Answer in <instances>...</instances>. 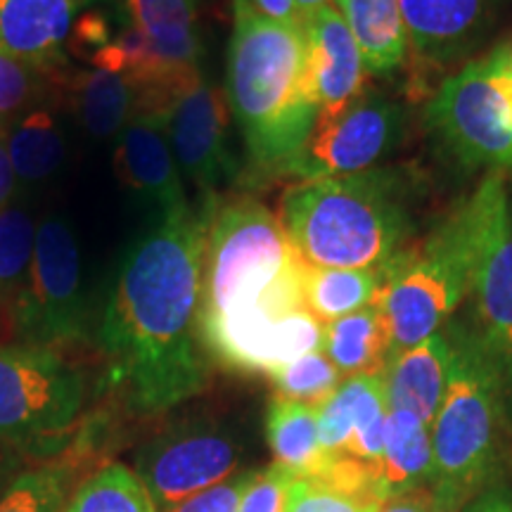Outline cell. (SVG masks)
I'll return each instance as SVG.
<instances>
[{
	"mask_svg": "<svg viewBox=\"0 0 512 512\" xmlns=\"http://www.w3.org/2000/svg\"><path fill=\"white\" fill-rule=\"evenodd\" d=\"M214 204L162 214L119 264L98 339L112 387L133 413H164L207 384L197 309Z\"/></svg>",
	"mask_w": 512,
	"mask_h": 512,
	"instance_id": "obj_1",
	"label": "cell"
},
{
	"mask_svg": "<svg viewBox=\"0 0 512 512\" xmlns=\"http://www.w3.org/2000/svg\"><path fill=\"white\" fill-rule=\"evenodd\" d=\"M304 259L278 214L252 197L216 204L202 261L197 335L226 368L264 373L320 347V325L306 311Z\"/></svg>",
	"mask_w": 512,
	"mask_h": 512,
	"instance_id": "obj_2",
	"label": "cell"
},
{
	"mask_svg": "<svg viewBox=\"0 0 512 512\" xmlns=\"http://www.w3.org/2000/svg\"><path fill=\"white\" fill-rule=\"evenodd\" d=\"M418 178L399 166L299 181L278 207L292 247L320 268H382L411 242Z\"/></svg>",
	"mask_w": 512,
	"mask_h": 512,
	"instance_id": "obj_3",
	"label": "cell"
},
{
	"mask_svg": "<svg viewBox=\"0 0 512 512\" xmlns=\"http://www.w3.org/2000/svg\"><path fill=\"white\" fill-rule=\"evenodd\" d=\"M228 107L259 174H287L318 117L299 22L235 12L226 69Z\"/></svg>",
	"mask_w": 512,
	"mask_h": 512,
	"instance_id": "obj_4",
	"label": "cell"
},
{
	"mask_svg": "<svg viewBox=\"0 0 512 512\" xmlns=\"http://www.w3.org/2000/svg\"><path fill=\"white\" fill-rule=\"evenodd\" d=\"M505 188L501 171L486 174L425 238L408 242L380 268L373 304L387 320L392 354L432 337L465 302Z\"/></svg>",
	"mask_w": 512,
	"mask_h": 512,
	"instance_id": "obj_5",
	"label": "cell"
},
{
	"mask_svg": "<svg viewBox=\"0 0 512 512\" xmlns=\"http://www.w3.org/2000/svg\"><path fill=\"white\" fill-rule=\"evenodd\" d=\"M451 344L446 394L432 422V491L437 508L463 512L494 484L512 437L501 380L470 318L444 325Z\"/></svg>",
	"mask_w": 512,
	"mask_h": 512,
	"instance_id": "obj_6",
	"label": "cell"
},
{
	"mask_svg": "<svg viewBox=\"0 0 512 512\" xmlns=\"http://www.w3.org/2000/svg\"><path fill=\"white\" fill-rule=\"evenodd\" d=\"M425 124L467 171L512 169V46H498L448 74L425 107Z\"/></svg>",
	"mask_w": 512,
	"mask_h": 512,
	"instance_id": "obj_7",
	"label": "cell"
},
{
	"mask_svg": "<svg viewBox=\"0 0 512 512\" xmlns=\"http://www.w3.org/2000/svg\"><path fill=\"white\" fill-rule=\"evenodd\" d=\"M88 323L79 240L62 216H48L36 228L34 254L12 309L10 330L19 344L57 349L86 339Z\"/></svg>",
	"mask_w": 512,
	"mask_h": 512,
	"instance_id": "obj_8",
	"label": "cell"
},
{
	"mask_svg": "<svg viewBox=\"0 0 512 512\" xmlns=\"http://www.w3.org/2000/svg\"><path fill=\"white\" fill-rule=\"evenodd\" d=\"M86 382L55 349L0 344V441L60 437L79 420Z\"/></svg>",
	"mask_w": 512,
	"mask_h": 512,
	"instance_id": "obj_9",
	"label": "cell"
},
{
	"mask_svg": "<svg viewBox=\"0 0 512 512\" xmlns=\"http://www.w3.org/2000/svg\"><path fill=\"white\" fill-rule=\"evenodd\" d=\"M406 110L384 95L363 91L337 112H320L287 174L299 181L339 178L375 169L399 150Z\"/></svg>",
	"mask_w": 512,
	"mask_h": 512,
	"instance_id": "obj_10",
	"label": "cell"
},
{
	"mask_svg": "<svg viewBox=\"0 0 512 512\" xmlns=\"http://www.w3.org/2000/svg\"><path fill=\"white\" fill-rule=\"evenodd\" d=\"M238 441L211 422L192 420L169 427L140 448L136 470L162 512L185 498L226 482L240 467Z\"/></svg>",
	"mask_w": 512,
	"mask_h": 512,
	"instance_id": "obj_11",
	"label": "cell"
},
{
	"mask_svg": "<svg viewBox=\"0 0 512 512\" xmlns=\"http://www.w3.org/2000/svg\"><path fill=\"white\" fill-rule=\"evenodd\" d=\"M128 27L140 36L145 74L136 112H169L171 102L202 76V41L192 0H126Z\"/></svg>",
	"mask_w": 512,
	"mask_h": 512,
	"instance_id": "obj_12",
	"label": "cell"
},
{
	"mask_svg": "<svg viewBox=\"0 0 512 512\" xmlns=\"http://www.w3.org/2000/svg\"><path fill=\"white\" fill-rule=\"evenodd\" d=\"M228 98L200 76L166 112V133L183 176L200 190L204 204L219 200V190L238 176V162L228 147Z\"/></svg>",
	"mask_w": 512,
	"mask_h": 512,
	"instance_id": "obj_13",
	"label": "cell"
},
{
	"mask_svg": "<svg viewBox=\"0 0 512 512\" xmlns=\"http://www.w3.org/2000/svg\"><path fill=\"white\" fill-rule=\"evenodd\" d=\"M470 323L501 380L512 430V188L508 185L491 221L486 245L472 278Z\"/></svg>",
	"mask_w": 512,
	"mask_h": 512,
	"instance_id": "obj_14",
	"label": "cell"
},
{
	"mask_svg": "<svg viewBox=\"0 0 512 512\" xmlns=\"http://www.w3.org/2000/svg\"><path fill=\"white\" fill-rule=\"evenodd\" d=\"M316 413L320 446L328 456L380 463L389 413L382 375L347 377Z\"/></svg>",
	"mask_w": 512,
	"mask_h": 512,
	"instance_id": "obj_15",
	"label": "cell"
},
{
	"mask_svg": "<svg viewBox=\"0 0 512 512\" xmlns=\"http://www.w3.org/2000/svg\"><path fill=\"white\" fill-rule=\"evenodd\" d=\"M114 169L121 183L143 195L145 200L155 202L159 214L188 207L183 174L171 150L164 114H133L119 133Z\"/></svg>",
	"mask_w": 512,
	"mask_h": 512,
	"instance_id": "obj_16",
	"label": "cell"
},
{
	"mask_svg": "<svg viewBox=\"0 0 512 512\" xmlns=\"http://www.w3.org/2000/svg\"><path fill=\"white\" fill-rule=\"evenodd\" d=\"M309 91L320 112H337L366 91V64L335 5L302 22Z\"/></svg>",
	"mask_w": 512,
	"mask_h": 512,
	"instance_id": "obj_17",
	"label": "cell"
},
{
	"mask_svg": "<svg viewBox=\"0 0 512 512\" xmlns=\"http://www.w3.org/2000/svg\"><path fill=\"white\" fill-rule=\"evenodd\" d=\"M415 74L456 62L475 43L484 0H399Z\"/></svg>",
	"mask_w": 512,
	"mask_h": 512,
	"instance_id": "obj_18",
	"label": "cell"
},
{
	"mask_svg": "<svg viewBox=\"0 0 512 512\" xmlns=\"http://www.w3.org/2000/svg\"><path fill=\"white\" fill-rule=\"evenodd\" d=\"M81 0H0V50L48 72L64 57Z\"/></svg>",
	"mask_w": 512,
	"mask_h": 512,
	"instance_id": "obj_19",
	"label": "cell"
},
{
	"mask_svg": "<svg viewBox=\"0 0 512 512\" xmlns=\"http://www.w3.org/2000/svg\"><path fill=\"white\" fill-rule=\"evenodd\" d=\"M451 344L444 328L413 347L394 351L384 368L389 411H408L432 427L446 394Z\"/></svg>",
	"mask_w": 512,
	"mask_h": 512,
	"instance_id": "obj_20",
	"label": "cell"
},
{
	"mask_svg": "<svg viewBox=\"0 0 512 512\" xmlns=\"http://www.w3.org/2000/svg\"><path fill=\"white\" fill-rule=\"evenodd\" d=\"M370 76H392L408 60L399 0H335Z\"/></svg>",
	"mask_w": 512,
	"mask_h": 512,
	"instance_id": "obj_21",
	"label": "cell"
},
{
	"mask_svg": "<svg viewBox=\"0 0 512 512\" xmlns=\"http://www.w3.org/2000/svg\"><path fill=\"white\" fill-rule=\"evenodd\" d=\"M266 439L275 463L294 479H318L330 465L318 437V413L309 403L275 394L266 413Z\"/></svg>",
	"mask_w": 512,
	"mask_h": 512,
	"instance_id": "obj_22",
	"label": "cell"
},
{
	"mask_svg": "<svg viewBox=\"0 0 512 512\" xmlns=\"http://www.w3.org/2000/svg\"><path fill=\"white\" fill-rule=\"evenodd\" d=\"M323 351L342 377L384 375L392 356L387 320L375 304L323 325Z\"/></svg>",
	"mask_w": 512,
	"mask_h": 512,
	"instance_id": "obj_23",
	"label": "cell"
},
{
	"mask_svg": "<svg viewBox=\"0 0 512 512\" xmlns=\"http://www.w3.org/2000/svg\"><path fill=\"white\" fill-rule=\"evenodd\" d=\"M74 110L95 138H112L124 131L138 110V86L112 69H86L69 83Z\"/></svg>",
	"mask_w": 512,
	"mask_h": 512,
	"instance_id": "obj_24",
	"label": "cell"
},
{
	"mask_svg": "<svg viewBox=\"0 0 512 512\" xmlns=\"http://www.w3.org/2000/svg\"><path fill=\"white\" fill-rule=\"evenodd\" d=\"M380 467L389 498L420 486H432L434 456L430 427L408 411H389Z\"/></svg>",
	"mask_w": 512,
	"mask_h": 512,
	"instance_id": "obj_25",
	"label": "cell"
},
{
	"mask_svg": "<svg viewBox=\"0 0 512 512\" xmlns=\"http://www.w3.org/2000/svg\"><path fill=\"white\" fill-rule=\"evenodd\" d=\"M380 268H320L304 261V306L323 325L373 304L380 290Z\"/></svg>",
	"mask_w": 512,
	"mask_h": 512,
	"instance_id": "obj_26",
	"label": "cell"
},
{
	"mask_svg": "<svg viewBox=\"0 0 512 512\" xmlns=\"http://www.w3.org/2000/svg\"><path fill=\"white\" fill-rule=\"evenodd\" d=\"M8 152L17 181L41 183L64 162V138L55 114L31 110L8 133Z\"/></svg>",
	"mask_w": 512,
	"mask_h": 512,
	"instance_id": "obj_27",
	"label": "cell"
},
{
	"mask_svg": "<svg viewBox=\"0 0 512 512\" xmlns=\"http://www.w3.org/2000/svg\"><path fill=\"white\" fill-rule=\"evenodd\" d=\"M64 512H157V505L136 472L110 463L76 489Z\"/></svg>",
	"mask_w": 512,
	"mask_h": 512,
	"instance_id": "obj_28",
	"label": "cell"
},
{
	"mask_svg": "<svg viewBox=\"0 0 512 512\" xmlns=\"http://www.w3.org/2000/svg\"><path fill=\"white\" fill-rule=\"evenodd\" d=\"M36 226L22 207L0 209V318H12V309L27 278L34 254Z\"/></svg>",
	"mask_w": 512,
	"mask_h": 512,
	"instance_id": "obj_29",
	"label": "cell"
},
{
	"mask_svg": "<svg viewBox=\"0 0 512 512\" xmlns=\"http://www.w3.org/2000/svg\"><path fill=\"white\" fill-rule=\"evenodd\" d=\"M268 377H271L275 389H278V396H285V399L299 403H309L313 408L328 401L339 384H342L339 382L342 375L332 366L325 351H311V354L273 370Z\"/></svg>",
	"mask_w": 512,
	"mask_h": 512,
	"instance_id": "obj_30",
	"label": "cell"
},
{
	"mask_svg": "<svg viewBox=\"0 0 512 512\" xmlns=\"http://www.w3.org/2000/svg\"><path fill=\"white\" fill-rule=\"evenodd\" d=\"M69 472L60 465L36 467L12 479L0 496V512H60L67 501Z\"/></svg>",
	"mask_w": 512,
	"mask_h": 512,
	"instance_id": "obj_31",
	"label": "cell"
},
{
	"mask_svg": "<svg viewBox=\"0 0 512 512\" xmlns=\"http://www.w3.org/2000/svg\"><path fill=\"white\" fill-rule=\"evenodd\" d=\"M382 505L351 496L318 479H292L285 512H380Z\"/></svg>",
	"mask_w": 512,
	"mask_h": 512,
	"instance_id": "obj_32",
	"label": "cell"
},
{
	"mask_svg": "<svg viewBox=\"0 0 512 512\" xmlns=\"http://www.w3.org/2000/svg\"><path fill=\"white\" fill-rule=\"evenodd\" d=\"M41 69L0 50V117L24 110L41 93Z\"/></svg>",
	"mask_w": 512,
	"mask_h": 512,
	"instance_id": "obj_33",
	"label": "cell"
},
{
	"mask_svg": "<svg viewBox=\"0 0 512 512\" xmlns=\"http://www.w3.org/2000/svg\"><path fill=\"white\" fill-rule=\"evenodd\" d=\"M292 475L278 463L256 472L252 484L242 496L238 512H285L287 491H290Z\"/></svg>",
	"mask_w": 512,
	"mask_h": 512,
	"instance_id": "obj_34",
	"label": "cell"
},
{
	"mask_svg": "<svg viewBox=\"0 0 512 512\" xmlns=\"http://www.w3.org/2000/svg\"><path fill=\"white\" fill-rule=\"evenodd\" d=\"M256 472H238V475L228 477L226 482L211 486L207 491L185 498V501L171 505L162 512H238L242 496H245L247 486L252 484Z\"/></svg>",
	"mask_w": 512,
	"mask_h": 512,
	"instance_id": "obj_35",
	"label": "cell"
},
{
	"mask_svg": "<svg viewBox=\"0 0 512 512\" xmlns=\"http://www.w3.org/2000/svg\"><path fill=\"white\" fill-rule=\"evenodd\" d=\"M434 510V491L432 486H420V489L406 491L389 498L380 512H432Z\"/></svg>",
	"mask_w": 512,
	"mask_h": 512,
	"instance_id": "obj_36",
	"label": "cell"
},
{
	"mask_svg": "<svg viewBox=\"0 0 512 512\" xmlns=\"http://www.w3.org/2000/svg\"><path fill=\"white\" fill-rule=\"evenodd\" d=\"M470 512H512V486L494 482L472 501Z\"/></svg>",
	"mask_w": 512,
	"mask_h": 512,
	"instance_id": "obj_37",
	"label": "cell"
},
{
	"mask_svg": "<svg viewBox=\"0 0 512 512\" xmlns=\"http://www.w3.org/2000/svg\"><path fill=\"white\" fill-rule=\"evenodd\" d=\"M15 183H17V176L10 162L8 133L0 131V209L8 207V200L12 197V190H15Z\"/></svg>",
	"mask_w": 512,
	"mask_h": 512,
	"instance_id": "obj_38",
	"label": "cell"
},
{
	"mask_svg": "<svg viewBox=\"0 0 512 512\" xmlns=\"http://www.w3.org/2000/svg\"><path fill=\"white\" fill-rule=\"evenodd\" d=\"M249 3H252L254 12H259L261 17L273 19V22H299L294 0H249Z\"/></svg>",
	"mask_w": 512,
	"mask_h": 512,
	"instance_id": "obj_39",
	"label": "cell"
},
{
	"mask_svg": "<svg viewBox=\"0 0 512 512\" xmlns=\"http://www.w3.org/2000/svg\"><path fill=\"white\" fill-rule=\"evenodd\" d=\"M328 5H335V0H294L299 22H304L306 17H311L313 12H318L320 8H328Z\"/></svg>",
	"mask_w": 512,
	"mask_h": 512,
	"instance_id": "obj_40",
	"label": "cell"
},
{
	"mask_svg": "<svg viewBox=\"0 0 512 512\" xmlns=\"http://www.w3.org/2000/svg\"><path fill=\"white\" fill-rule=\"evenodd\" d=\"M233 5H235V12H242V10L252 8V3H249V0H233Z\"/></svg>",
	"mask_w": 512,
	"mask_h": 512,
	"instance_id": "obj_41",
	"label": "cell"
},
{
	"mask_svg": "<svg viewBox=\"0 0 512 512\" xmlns=\"http://www.w3.org/2000/svg\"><path fill=\"white\" fill-rule=\"evenodd\" d=\"M5 489H8V486H5V475H3V472H0V496H3Z\"/></svg>",
	"mask_w": 512,
	"mask_h": 512,
	"instance_id": "obj_42",
	"label": "cell"
},
{
	"mask_svg": "<svg viewBox=\"0 0 512 512\" xmlns=\"http://www.w3.org/2000/svg\"><path fill=\"white\" fill-rule=\"evenodd\" d=\"M432 512H460V510H448V508H437V505H434V510Z\"/></svg>",
	"mask_w": 512,
	"mask_h": 512,
	"instance_id": "obj_43",
	"label": "cell"
}]
</instances>
